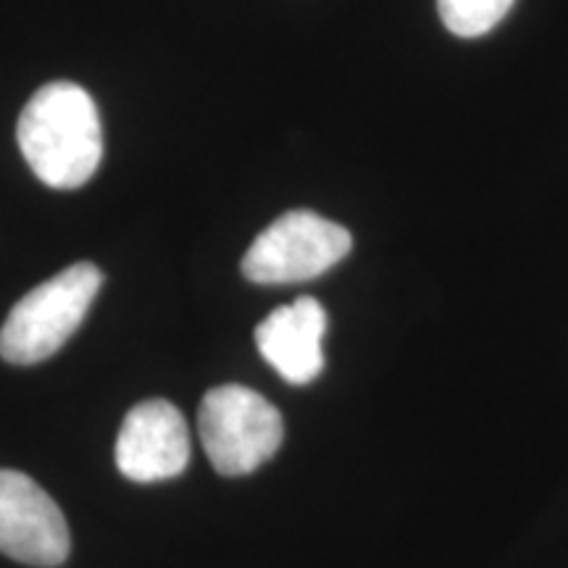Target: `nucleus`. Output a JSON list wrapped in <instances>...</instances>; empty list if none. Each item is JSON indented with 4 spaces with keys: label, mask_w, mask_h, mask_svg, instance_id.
<instances>
[{
    "label": "nucleus",
    "mask_w": 568,
    "mask_h": 568,
    "mask_svg": "<svg viewBox=\"0 0 568 568\" xmlns=\"http://www.w3.org/2000/svg\"><path fill=\"white\" fill-rule=\"evenodd\" d=\"M17 140L34 176L53 190L88 184L103 159L98 105L88 90L67 80L34 92L19 116Z\"/></svg>",
    "instance_id": "f257e3e1"
},
{
    "label": "nucleus",
    "mask_w": 568,
    "mask_h": 568,
    "mask_svg": "<svg viewBox=\"0 0 568 568\" xmlns=\"http://www.w3.org/2000/svg\"><path fill=\"white\" fill-rule=\"evenodd\" d=\"M101 284L95 264H74L42 282L11 308L0 329V355L17 366L51 358L80 329Z\"/></svg>",
    "instance_id": "f03ea898"
},
{
    "label": "nucleus",
    "mask_w": 568,
    "mask_h": 568,
    "mask_svg": "<svg viewBox=\"0 0 568 568\" xmlns=\"http://www.w3.org/2000/svg\"><path fill=\"white\" fill-rule=\"evenodd\" d=\"M197 432L205 456L224 477L255 471L280 450L284 439L280 410L243 385H222L205 393L197 410Z\"/></svg>",
    "instance_id": "7ed1b4c3"
},
{
    "label": "nucleus",
    "mask_w": 568,
    "mask_h": 568,
    "mask_svg": "<svg viewBox=\"0 0 568 568\" xmlns=\"http://www.w3.org/2000/svg\"><path fill=\"white\" fill-rule=\"evenodd\" d=\"M343 224L314 211H287L255 237L243 258V274L255 284L308 282L329 272L351 253Z\"/></svg>",
    "instance_id": "20e7f679"
},
{
    "label": "nucleus",
    "mask_w": 568,
    "mask_h": 568,
    "mask_svg": "<svg viewBox=\"0 0 568 568\" xmlns=\"http://www.w3.org/2000/svg\"><path fill=\"white\" fill-rule=\"evenodd\" d=\"M69 527L38 481L0 468V552L27 566L53 568L69 558Z\"/></svg>",
    "instance_id": "39448f33"
},
{
    "label": "nucleus",
    "mask_w": 568,
    "mask_h": 568,
    "mask_svg": "<svg viewBox=\"0 0 568 568\" xmlns=\"http://www.w3.org/2000/svg\"><path fill=\"white\" fill-rule=\"evenodd\" d=\"M190 464V429L169 400H145L126 414L116 439V466L138 485L174 479Z\"/></svg>",
    "instance_id": "423d86ee"
},
{
    "label": "nucleus",
    "mask_w": 568,
    "mask_h": 568,
    "mask_svg": "<svg viewBox=\"0 0 568 568\" xmlns=\"http://www.w3.org/2000/svg\"><path fill=\"white\" fill-rule=\"evenodd\" d=\"M326 311L316 297H297L268 314L255 329V345L290 385H308L324 368Z\"/></svg>",
    "instance_id": "0eeeda50"
},
{
    "label": "nucleus",
    "mask_w": 568,
    "mask_h": 568,
    "mask_svg": "<svg viewBox=\"0 0 568 568\" xmlns=\"http://www.w3.org/2000/svg\"><path fill=\"white\" fill-rule=\"evenodd\" d=\"M514 0H437L443 24L458 38H479L487 34L506 17Z\"/></svg>",
    "instance_id": "6e6552de"
}]
</instances>
